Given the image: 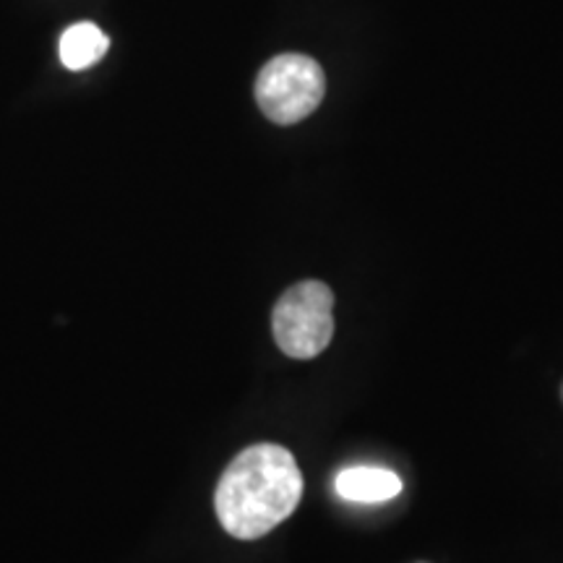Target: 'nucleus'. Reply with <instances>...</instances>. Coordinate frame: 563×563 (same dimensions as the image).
I'll return each instance as SVG.
<instances>
[{
	"instance_id": "7",
	"label": "nucleus",
	"mask_w": 563,
	"mask_h": 563,
	"mask_svg": "<svg viewBox=\"0 0 563 563\" xmlns=\"http://www.w3.org/2000/svg\"><path fill=\"white\" fill-rule=\"evenodd\" d=\"M420 563H422V561H420Z\"/></svg>"
},
{
	"instance_id": "4",
	"label": "nucleus",
	"mask_w": 563,
	"mask_h": 563,
	"mask_svg": "<svg viewBox=\"0 0 563 563\" xmlns=\"http://www.w3.org/2000/svg\"><path fill=\"white\" fill-rule=\"evenodd\" d=\"M336 496L350 504H384L402 493V477L386 467H371V464H352L342 470L334 481Z\"/></svg>"
},
{
	"instance_id": "5",
	"label": "nucleus",
	"mask_w": 563,
	"mask_h": 563,
	"mask_svg": "<svg viewBox=\"0 0 563 563\" xmlns=\"http://www.w3.org/2000/svg\"><path fill=\"white\" fill-rule=\"evenodd\" d=\"M108 51V34H104L97 24H89V21L68 26L60 37V60L68 70L91 68L97 60L104 58Z\"/></svg>"
},
{
	"instance_id": "6",
	"label": "nucleus",
	"mask_w": 563,
	"mask_h": 563,
	"mask_svg": "<svg viewBox=\"0 0 563 563\" xmlns=\"http://www.w3.org/2000/svg\"><path fill=\"white\" fill-rule=\"evenodd\" d=\"M561 397H563V389H561Z\"/></svg>"
},
{
	"instance_id": "2",
	"label": "nucleus",
	"mask_w": 563,
	"mask_h": 563,
	"mask_svg": "<svg viewBox=\"0 0 563 563\" xmlns=\"http://www.w3.org/2000/svg\"><path fill=\"white\" fill-rule=\"evenodd\" d=\"M279 350L295 361H311L334 336V292L319 279H306L282 292L272 311Z\"/></svg>"
},
{
	"instance_id": "3",
	"label": "nucleus",
	"mask_w": 563,
	"mask_h": 563,
	"mask_svg": "<svg viewBox=\"0 0 563 563\" xmlns=\"http://www.w3.org/2000/svg\"><path fill=\"white\" fill-rule=\"evenodd\" d=\"M323 91H327V76L321 66L308 55L298 53L272 58L253 87L258 108L277 125L306 121L321 104Z\"/></svg>"
},
{
	"instance_id": "1",
	"label": "nucleus",
	"mask_w": 563,
	"mask_h": 563,
	"mask_svg": "<svg viewBox=\"0 0 563 563\" xmlns=\"http://www.w3.org/2000/svg\"><path fill=\"white\" fill-rule=\"evenodd\" d=\"M302 473L292 452L279 443H253L228 464L214 493V509L224 532L256 540L298 509Z\"/></svg>"
}]
</instances>
